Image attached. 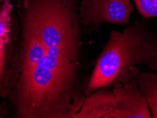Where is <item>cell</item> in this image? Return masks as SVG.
<instances>
[{"label": "cell", "instance_id": "cell-1", "mask_svg": "<svg viewBox=\"0 0 157 118\" xmlns=\"http://www.w3.org/2000/svg\"><path fill=\"white\" fill-rule=\"evenodd\" d=\"M26 14L33 21L45 54L17 87L18 114L27 118L74 117L86 97L79 85L80 35L71 0H33Z\"/></svg>", "mask_w": 157, "mask_h": 118}, {"label": "cell", "instance_id": "cell-2", "mask_svg": "<svg viewBox=\"0 0 157 118\" xmlns=\"http://www.w3.org/2000/svg\"><path fill=\"white\" fill-rule=\"evenodd\" d=\"M157 71V36L146 24L135 23L122 32L111 31L86 89L88 96L96 90L130 80L132 67Z\"/></svg>", "mask_w": 157, "mask_h": 118}, {"label": "cell", "instance_id": "cell-3", "mask_svg": "<svg viewBox=\"0 0 157 118\" xmlns=\"http://www.w3.org/2000/svg\"><path fill=\"white\" fill-rule=\"evenodd\" d=\"M132 9L130 0H83L82 21L89 27L103 23L125 25Z\"/></svg>", "mask_w": 157, "mask_h": 118}, {"label": "cell", "instance_id": "cell-4", "mask_svg": "<svg viewBox=\"0 0 157 118\" xmlns=\"http://www.w3.org/2000/svg\"><path fill=\"white\" fill-rule=\"evenodd\" d=\"M113 86L117 107L108 118H152L147 101L138 87L135 78Z\"/></svg>", "mask_w": 157, "mask_h": 118}, {"label": "cell", "instance_id": "cell-5", "mask_svg": "<svg viewBox=\"0 0 157 118\" xmlns=\"http://www.w3.org/2000/svg\"><path fill=\"white\" fill-rule=\"evenodd\" d=\"M22 36V62L18 86L23 85L29 79L45 54V48L40 37L33 21L26 14L24 17Z\"/></svg>", "mask_w": 157, "mask_h": 118}, {"label": "cell", "instance_id": "cell-6", "mask_svg": "<svg viewBox=\"0 0 157 118\" xmlns=\"http://www.w3.org/2000/svg\"><path fill=\"white\" fill-rule=\"evenodd\" d=\"M116 107L117 101L113 92L103 88L85 98L73 118H108Z\"/></svg>", "mask_w": 157, "mask_h": 118}, {"label": "cell", "instance_id": "cell-7", "mask_svg": "<svg viewBox=\"0 0 157 118\" xmlns=\"http://www.w3.org/2000/svg\"><path fill=\"white\" fill-rule=\"evenodd\" d=\"M130 71L146 99L152 118H157V73L154 71L141 73L137 67H131Z\"/></svg>", "mask_w": 157, "mask_h": 118}, {"label": "cell", "instance_id": "cell-8", "mask_svg": "<svg viewBox=\"0 0 157 118\" xmlns=\"http://www.w3.org/2000/svg\"><path fill=\"white\" fill-rule=\"evenodd\" d=\"M12 6L9 1L5 2L0 10V40L5 44L9 41L10 33V13Z\"/></svg>", "mask_w": 157, "mask_h": 118}, {"label": "cell", "instance_id": "cell-9", "mask_svg": "<svg viewBox=\"0 0 157 118\" xmlns=\"http://www.w3.org/2000/svg\"><path fill=\"white\" fill-rule=\"evenodd\" d=\"M139 12L144 18H157V0H134Z\"/></svg>", "mask_w": 157, "mask_h": 118}, {"label": "cell", "instance_id": "cell-10", "mask_svg": "<svg viewBox=\"0 0 157 118\" xmlns=\"http://www.w3.org/2000/svg\"><path fill=\"white\" fill-rule=\"evenodd\" d=\"M5 45V43L0 40V81L2 79L4 62H5V50H4Z\"/></svg>", "mask_w": 157, "mask_h": 118}]
</instances>
